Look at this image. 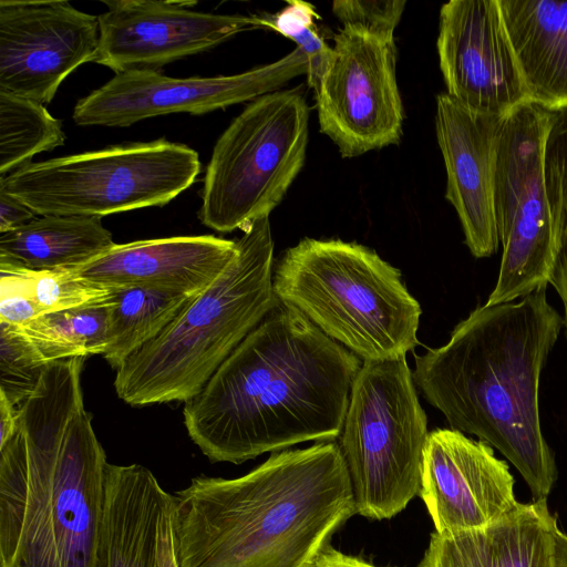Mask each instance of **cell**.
<instances>
[{"label":"cell","mask_w":567,"mask_h":567,"mask_svg":"<svg viewBox=\"0 0 567 567\" xmlns=\"http://www.w3.org/2000/svg\"><path fill=\"white\" fill-rule=\"evenodd\" d=\"M93 567H179L174 495L140 464H107Z\"/></svg>","instance_id":"obj_19"},{"label":"cell","mask_w":567,"mask_h":567,"mask_svg":"<svg viewBox=\"0 0 567 567\" xmlns=\"http://www.w3.org/2000/svg\"><path fill=\"white\" fill-rule=\"evenodd\" d=\"M18 408L0 391V447L7 444L17 431Z\"/></svg>","instance_id":"obj_35"},{"label":"cell","mask_w":567,"mask_h":567,"mask_svg":"<svg viewBox=\"0 0 567 567\" xmlns=\"http://www.w3.org/2000/svg\"><path fill=\"white\" fill-rule=\"evenodd\" d=\"M114 245L101 217L38 216L0 234V266L32 271L75 268Z\"/></svg>","instance_id":"obj_23"},{"label":"cell","mask_w":567,"mask_h":567,"mask_svg":"<svg viewBox=\"0 0 567 567\" xmlns=\"http://www.w3.org/2000/svg\"><path fill=\"white\" fill-rule=\"evenodd\" d=\"M82 357L51 362L30 405L47 456L56 534L66 567H93L103 511L106 454L84 408Z\"/></svg>","instance_id":"obj_9"},{"label":"cell","mask_w":567,"mask_h":567,"mask_svg":"<svg viewBox=\"0 0 567 567\" xmlns=\"http://www.w3.org/2000/svg\"><path fill=\"white\" fill-rule=\"evenodd\" d=\"M429 433L405 358L363 362L338 443L355 514L391 518L420 495Z\"/></svg>","instance_id":"obj_7"},{"label":"cell","mask_w":567,"mask_h":567,"mask_svg":"<svg viewBox=\"0 0 567 567\" xmlns=\"http://www.w3.org/2000/svg\"><path fill=\"white\" fill-rule=\"evenodd\" d=\"M303 567H377L360 558L346 555L327 545Z\"/></svg>","instance_id":"obj_34"},{"label":"cell","mask_w":567,"mask_h":567,"mask_svg":"<svg viewBox=\"0 0 567 567\" xmlns=\"http://www.w3.org/2000/svg\"><path fill=\"white\" fill-rule=\"evenodd\" d=\"M60 120L43 104L0 91V177L32 163L34 155L64 144Z\"/></svg>","instance_id":"obj_26"},{"label":"cell","mask_w":567,"mask_h":567,"mask_svg":"<svg viewBox=\"0 0 567 567\" xmlns=\"http://www.w3.org/2000/svg\"><path fill=\"white\" fill-rule=\"evenodd\" d=\"M550 110L528 101L505 116L494 175L502 258L487 305L513 302L550 281L555 247L544 155Z\"/></svg>","instance_id":"obj_10"},{"label":"cell","mask_w":567,"mask_h":567,"mask_svg":"<svg viewBox=\"0 0 567 567\" xmlns=\"http://www.w3.org/2000/svg\"><path fill=\"white\" fill-rule=\"evenodd\" d=\"M544 173L555 247L549 284L563 302L567 339V123L553 130L546 140Z\"/></svg>","instance_id":"obj_27"},{"label":"cell","mask_w":567,"mask_h":567,"mask_svg":"<svg viewBox=\"0 0 567 567\" xmlns=\"http://www.w3.org/2000/svg\"><path fill=\"white\" fill-rule=\"evenodd\" d=\"M307 72L308 61L299 48L234 75L171 78L158 71H130L80 99L72 118L81 126H130L172 113L202 115L278 91Z\"/></svg>","instance_id":"obj_12"},{"label":"cell","mask_w":567,"mask_h":567,"mask_svg":"<svg viewBox=\"0 0 567 567\" xmlns=\"http://www.w3.org/2000/svg\"><path fill=\"white\" fill-rule=\"evenodd\" d=\"M446 93L471 111L508 115L530 101L497 0H452L436 41Z\"/></svg>","instance_id":"obj_15"},{"label":"cell","mask_w":567,"mask_h":567,"mask_svg":"<svg viewBox=\"0 0 567 567\" xmlns=\"http://www.w3.org/2000/svg\"><path fill=\"white\" fill-rule=\"evenodd\" d=\"M47 365L13 324L0 321V391L14 406L35 390Z\"/></svg>","instance_id":"obj_30"},{"label":"cell","mask_w":567,"mask_h":567,"mask_svg":"<svg viewBox=\"0 0 567 567\" xmlns=\"http://www.w3.org/2000/svg\"><path fill=\"white\" fill-rule=\"evenodd\" d=\"M243 231L220 276L115 370V391L125 403L188 401L279 301L269 216Z\"/></svg>","instance_id":"obj_4"},{"label":"cell","mask_w":567,"mask_h":567,"mask_svg":"<svg viewBox=\"0 0 567 567\" xmlns=\"http://www.w3.org/2000/svg\"><path fill=\"white\" fill-rule=\"evenodd\" d=\"M529 100L567 106V1L497 0Z\"/></svg>","instance_id":"obj_22"},{"label":"cell","mask_w":567,"mask_h":567,"mask_svg":"<svg viewBox=\"0 0 567 567\" xmlns=\"http://www.w3.org/2000/svg\"><path fill=\"white\" fill-rule=\"evenodd\" d=\"M199 293L147 286L114 288L109 306L107 346L102 357L117 369L155 339Z\"/></svg>","instance_id":"obj_24"},{"label":"cell","mask_w":567,"mask_h":567,"mask_svg":"<svg viewBox=\"0 0 567 567\" xmlns=\"http://www.w3.org/2000/svg\"><path fill=\"white\" fill-rule=\"evenodd\" d=\"M38 216L21 200L0 189V234L13 230Z\"/></svg>","instance_id":"obj_33"},{"label":"cell","mask_w":567,"mask_h":567,"mask_svg":"<svg viewBox=\"0 0 567 567\" xmlns=\"http://www.w3.org/2000/svg\"><path fill=\"white\" fill-rule=\"evenodd\" d=\"M333 56L315 92L319 127L344 158L398 144L403 105L395 40L341 28Z\"/></svg>","instance_id":"obj_11"},{"label":"cell","mask_w":567,"mask_h":567,"mask_svg":"<svg viewBox=\"0 0 567 567\" xmlns=\"http://www.w3.org/2000/svg\"><path fill=\"white\" fill-rule=\"evenodd\" d=\"M97 16L99 50L94 63L115 74L158 71L176 60L208 51L243 31L262 28L257 16L193 10L196 1H103Z\"/></svg>","instance_id":"obj_14"},{"label":"cell","mask_w":567,"mask_h":567,"mask_svg":"<svg viewBox=\"0 0 567 567\" xmlns=\"http://www.w3.org/2000/svg\"><path fill=\"white\" fill-rule=\"evenodd\" d=\"M200 172L198 153L158 138L30 163L0 177V189L39 216H94L164 206Z\"/></svg>","instance_id":"obj_6"},{"label":"cell","mask_w":567,"mask_h":567,"mask_svg":"<svg viewBox=\"0 0 567 567\" xmlns=\"http://www.w3.org/2000/svg\"><path fill=\"white\" fill-rule=\"evenodd\" d=\"M274 291L363 362L403 359L419 344L420 303L401 271L360 244L301 239L276 266Z\"/></svg>","instance_id":"obj_5"},{"label":"cell","mask_w":567,"mask_h":567,"mask_svg":"<svg viewBox=\"0 0 567 567\" xmlns=\"http://www.w3.org/2000/svg\"><path fill=\"white\" fill-rule=\"evenodd\" d=\"M363 361L280 301L184 402L190 440L214 463L240 464L339 439Z\"/></svg>","instance_id":"obj_1"},{"label":"cell","mask_w":567,"mask_h":567,"mask_svg":"<svg viewBox=\"0 0 567 567\" xmlns=\"http://www.w3.org/2000/svg\"><path fill=\"white\" fill-rule=\"evenodd\" d=\"M308 136L309 106L301 85L251 101L214 146L200 221L230 233L269 216L305 164Z\"/></svg>","instance_id":"obj_8"},{"label":"cell","mask_w":567,"mask_h":567,"mask_svg":"<svg viewBox=\"0 0 567 567\" xmlns=\"http://www.w3.org/2000/svg\"><path fill=\"white\" fill-rule=\"evenodd\" d=\"M261 27L272 29L292 40L308 61L307 83L313 93L330 66L333 48L320 34L315 7L305 1H288L287 6L275 14L257 16Z\"/></svg>","instance_id":"obj_28"},{"label":"cell","mask_w":567,"mask_h":567,"mask_svg":"<svg viewBox=\"0 0 567 567\" xmlns=\"http://www.w3.org/2000/svg\"><path fill=\"white\" fill-rule=\"evenodd\" d=\"M547 287L517 302L475 308L446 344L414 354L415 385L450 429L496 449L522 475L533 501L557 478L539 414L543 368L564 327Z\"/></svg>","instance_id":"obj_2"},{"label":"cell","mask_w":567,"mask_h":567,"mask_svg":"<svg viewBox=\"0 0 567 567\" xmlns=\"http://www.w3.org/2000/svg\"><path fill=\"white\" fill-rule=\"evenodd\" d=\"M405 4V0H336L332 12L342 28L392 40Z\"/></svg>","instance_id":"obj_31"},{"label":"cell","mask_w":567,"mask_h":567,"mask_svg":"<svg viewBox=\"0 0 567 567\" xmlns=\"http://www.w3.org/2000/svg\"><path fill=\"white\" fill-rule=\"evenodd\" d=\"M22 270L33 298L44 313L111 305L114 301V289L85 279L70 268Z\"/></svg>","instance_id":"obj_29"},{"label":"cell","mask_w":567,"mask_h":567,"mask_svg":"<svg viewBox=\"0 0 567 567\" xmlns=\"http://www.w3.org/2000/svg\"><path fill=\"white\" fill-rule=\"evenodd\" d=\"M109 306L49 312L13 326L44 364L102 355L107 346Z\"/></svg>","instance_id":"obj_25"},{"label":"cell","mask_w":567,"mask_h":567,"mask_svg":"<svg viewBox=\"0 0 567 567\" xmlns=\"http://www.w3.org/2000/svg\"><path fill=\"white\" fill-rule=\"evenodd\" d=\"M506 115L471 111L446 92L436 96L435 132L446 171L445 198L455 208L465 244L476 258L495 254L497 146Z\"/></svg>","instance_id":"obj_18"},{"label":"cell","mask_w":567,"mask_h":567,"mask_svg":"<svg viewBox=\"0 0 567 567\" xmlns=\"http://www.w3.org/2000/svg\"><path fill=\"white\" fill-rule=\"evenodd\" d=\"M237 252L235 240L213 235L175 236L115 244L89 262L70 269L112 289L147 286L200 293Z\"/></svg>","instance_id":"obj_20"},{"label":"cell","mask_w":567,"mask_h":567,"mask_svg":"<svg viewBox=\"0 0 567 567\" xmlns=\"http://www.w3.org/2000/svg\"><path fill=\"white\" fill-rule=\"evenodd\" d=\"M558 567H567V535L563 532L558 540Z\"/></svg>","instance_id":"obj_36"},{"label":"cell","mask_w":567,"mask_h":567,"mask_svg":"<svg viewBox=\"0 0 567 567\" xmlns=\"http://www.w3.org/2000/svg\"><path fill=\"white\" fill-rule=\"evenodd\" d=\"M97 16L64 0L0 1V91L41 104L99 50Z\"/></svg>","instance_id":"obj_13"},{"label":"cell","mask_w":567,"mask_h":567,"mask_svg":"<svg viewBox=\"0 0 567 567\" xmlns=\"http://www.w3.org/2000/svg\"><path fill=\"white\" fill-rule=\"evenodd\" d=\"M0 567H66L52 507L49 467L32 412L0 447Z\"/></svg>","instance_id":"obj_17"},{"label":"cell","mask_w":567,"mask_h":567,"mask_svg":"<svg viewBox=\"0 0 567 567\" xmlns=\"http://www.w3.org/2000/svg\"><path fill=\"white\" fill-rule=\"evenodd\" d=\"M353 514L339 444L285 450L236 478L199 475L174 495L179 567H303Z\"/></svg>","instance_id":"obj_3"},{"label":"cell","mask_w":567,"mask_h":567,"mask_svg":"<svg viewBox=\"0 0 567 567\" xmlns=\"http://www.w3.org/2000/svg\"><path fill=\"white\" fill-rule=\"evenodd\" d=\"M560 534L547 499L520 503L487 526L432 533L417 567H558Z\"/></svg>","instance_id":"obj_21"},{"label":"cell","mask_w":567,"mask_h":567,"mask_svg":"<svg viewBox=\"0 0 567 567\" xmlns=\"http://www.w3.org/2000/svg\"><path fill=\"white\" fill-rule=\"evenodd\" d=\"M508 464L494 449L453 429L429 433L420 496L435 532L451 534L487 526L520 504Z\"/></svg>","instance_id":"obj_16"},{"label":"cell","mask_w":567,"mask_h":567,"mask_svg":"<svg viewBox=\"0 0 567 567\" xmlns=\"http://www.w3.org/2000/svg\"><path fill=\"white\" fill-rule=\"evenodd\" d=\"M42 315L24 270L0 266V321L22 324Z\"/></svg>","instance_id":"obj_32"}]
</instances>
